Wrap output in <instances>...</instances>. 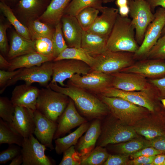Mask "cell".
Wrapping results in <instances>:
<instances>
[{"mask_svg": "<svg viewBox=\"0 0 165 165\" xmlns=\"http://www.w3.org/2000/svg\"><path fill=\"white\" fill-rule=\"evenodd\" d=\"M53 74L50 82L58 83L61 86H66L64 83L74 75H83L91 71V68L85 62L74 59H63L52 62Z\"/></svg>", "mask_w": 165, "mask_h": 165, "instance_id": "12", "label": "cell"}, {"mask_svg": "<svg viewBox=\"0 0 165 165\" xmlns=\"http://www.w3.org/2000/svg\"><path fill=\"white\" fill-rule=\"evenodd\" d=\"M70 98L49 87L40 89L36 109L49 119L57 122L67 106Z\"/></svg>", "mask_w": 165, "mask_h": 165, "instance_id": "4", "label": "cell"}, {"mask_svg": "<svg viewBox=\"0 0 165 165\" xmlns=\"http://www.w3.org/2000/svg\"><path fill=\"white\" fill-rule=\"evenodd\" d=\"M35 46L37 52L42 54L53 57V48L52 38L42 37L35 40Z\"/></svg>", "mask_w": 165, "mask_h": 165, "instance_id": "41", "label": "cell"}, {"mask_svg": "<svg viewBox=\"0 0 165 165\" xmlns=\"http://www.w3.org/2000/svg\"><path fill=\"white\" fill-rule=\"evenodd\" d=\"M128 5L129 14L135 28V39L140 45L148 26L154 18V13L146 0L129 1Z\"/></svg>", "mask_w": 165, "mask_h": 165, "instance_id": "8", "label": "cell"}, {"mask_svg": "<svg viewBox=\"0 0 165 165\" xmlns=\"http://www.w3.org/2000/svg\"><path fill=\"white\" fill-rule=\"evenodd\" d=\"M107 38L83 30L81 47L94 57L107 50Z\"/></svg>", "mask_w": 165, "mask_h": 165, "instance_id": "26", "label": "cell"}, {"mask_svg": "<svg viewBox=\"0 0 165 165\" xmlns=\"http://www.w3.org/2000/svg\"><path fill=\"white\" fill-rule=\"evenodd\" d=\"M9 124L24 138L28 137L33 134L35 129L34 111L24 107L16 106L12 121Z\"/></svg>", "mask_w": 165, "mask_h": 165, "instance_id": "19", "label": "cell"}, {"mask_svg": "<svg viewBox=\"0 0 165 165\" xmlns=\"http://www.w3.org/2000/svg\"><path fill=\"white\" fill-rule=\"evenodd\" d=\"M61 21L64 36L68 47H81L83 30L76 17L64 15Z\"/></svg>", "mask_w": 165, "mask_h": 165, "instance_id": "22", "label": "cell"}, {"mask_svg": "<svg viewBox=\"0 0 165 165\" xmlns=\"http://www.w3.org/2000/svg\"><path fill=\"white\" fill-rule=\"evenodd\" d=\"M162 117L157 113H151L139 120L133 127L138 134L150 140L165 135V120Z\"/></svg>", "mask_w": 165, "mask_h": 165, "instance_id": "15", "label": "cell"}, {"mask_svg": "<svg viewBox=\"0 0 165 165\" xmlns=\"http://www.w3.org/2000/svg\"><path fill=\"white\" fill-rule=\"evenodd\" d=\"M91 27L86 31L108 38L119 14L118 9L103 6Z\"/></svg>", "mask_w": 165, "mask_h": 165, "instance_id": "20", "label": "cell"}, {"mask_svg": "<svg viewBox=\"0 0 165 165\" xmlns=\"http://www.w3.org/2000/svg\"><path fill=\"white\" fill-rule=\"evenodd\" d=\"M162 153V152L154 147L148 146L131 154L130 156L131 159H132L141 156H153Z\"/></svg>", "mask_w": 165, "mask_h": 165, "instance_id": "46", "label": "cell"}, {"mask_svg": "<svg viewBox=\"0 0 165 165\" xmlns=\"http://www.w3.org/2000/svg\"><path fill=\"white\" fill-rule=\"evenodd\" d=\"M120 72L134 73L151 79L160 78L165 77V62L161 60H144Z\"/></svg>", "mask_w": 165, "mask_h": 165, "instance_id": "18", "label": "cell"}, {"mask_svg": "<svg viewBox=\"0 0 165 165\" xmlns=\"http://www.w3.org/2000/svg\"><path fill=\"white\" fill-rule=\"evenodd\" d=\"M128 0H116V4L117 6L119 7L128 4Z\"/></svg>", "mask_w": 165, "mask_h": 165, "instance_id": "56", "label": "cell"}, {"mask_svg": "<svg viewBox=\"0 0 165 165\" xmlns=\"http://www.w3.org/2000/svg\"><path fill=\"white\" fill-rule=\"evenodd\" d=\"M0 9L17 33L26 38L31 39L28 27L24 25L18 20L10 7L2 1L0 2Z\"/></svg>", "mask_w": 165, "mask_h": 165, "instance_id": "33", "label": "cell"}, {"mask_svg": "<svg viewBox=\"0 0 165 165\" xmlns=\"http://www.w3.org/2000/svg\"><path fill=\"white\" fill-rule=\"evenodd\" d=\"M24 138L13 129L7 122L0 119V144H16L21 147Z\"/></svg>", "mask_w": 165, "mask_h": 165, "instance_id": "31", "label": "cell"}, {"mask_svg": "<svg viewBox=\"0 0 165 165\" xmlns=\"http://www.w3.org/2000/svg\"><path fill=\"white\" fill-rule=\"evenodd\" d=\"M165 34V26L164 27L162 30L161 35H162Z\"/></svg>", "mask_w": 165, "mask_h": 165, "instance_id": "59", "label": "cell"}, {"mask_svg": "<svg viewBox=\"0 0 165 165\" xmlns=\"http://www.w3.org/2000/svg\"><path fill=\"white\" fill-rule=\"evenodd\" d=\"M130 11L128 5L119 7V14L122 16L128 17Z\"/></svg>", "mask_w": 165, "mask_h": 165, "instance_id": "53", "label": "cell"}, {"mask_svg": "<svg viewBox=\"0 0 165 165\" xmlns=\"http://www.w3.org/2000/svg\"><path fill=\"white\" fill-rule=\"evenodd\" d=\"M165 159V154L160 153L156 155L152 162L153 165H163Z\"/></svg>", "mask_w": 165, "mask_h": 165, "instance_id": "52", "label": "cell"}, {"mask_svg": "<svg viewBox=\"0 0 165 165\" xmlns=\"http://www.w3.org/2000/svg\"><path fill=\"white\" fill-rule=\"evenodd\" d=\"M112 149L118 154L129 156L146 147L150 146L148 141L138 137L119 143L112 144Z\"/></svg>", "mask_w": 165, "mask_h": 165, "instance_id": "29", "label": "cell"}, {"mask_svg": "<svg viewBox=\"0 0 165 165\" xmlns=\"http://www.w3.org/2000/svg\"><path fill=\"white\" fill-rule=\"evenodd\" d=\"M40 89L26 83L16 86L12 93L11 100L14 105L24 107L33 111L36 105Z\"/></svg>", "mask_w": 165, "mask_h": 165, "instance_id": "21", "label": "cell"}, {"mask_svg": "<svg viewBox=\"0 0 165 165\" xmlns=\"http://www.w3.org/2000/svg\"><path fill=\"white\" fill-rule=\"evenodd\" d=\"M150 146H152L162 153L165 154V135L157 137L148 140Z\"/></svg>", "mask_w": 165, "mask_h": 165, "instance_id": "49", "label": "cell"}, {"mask_svg": "<svg viewBox=\"0 0 165 165\" xmlns=\"http://www.w3.org/2000/svg\"><path fill=\"white\" fill-rule=\"evenodd\" d=\"M159 100L161 102L164 107L165 108V98H159Z\"/></svg>", "mask_w": 165, "mask_h": 165, "instance_id": "57", "label": "cell"}, {"mask_svg": "<svg viewBox=\"0 0 165 165\" xmlns=\"http://www.w3.org/2000/svg\"><path fill=\"white\" fill-rule=\"evenodd\" d=\"M52 42L53 48V57L55 59L62 51L68 47L64 36L61 22L55 25Z\"/></svg>", "mask_w": 165, "mask_h": 165, "instance_id": "37", "label": "cell"}, {"mask_svg": "<svg viewBox=\"0 0 165 165\" xmlns=\"http://www.w3.org/2000/svg\"><path fill=\"white\" fill-rule=\"evenodd\" d=\"M145 57L148 59L165 60V34L159 38Z\"/></svg>", "mask_w": 165, "mask_h": 165, "instance_id": "40", "label": "cell"}, {"mask_svg": "<svg viewBox=\"0 0 165 165\" xmlns=\"http://www.w3.org/2000/svg\"><path fill=\"white\" fill-rule=\"evenodd\" d=\"M35 129L34 134L42 145L50 150L54 149L53 140L56 131L57 123L44 116L37 109L34 111Z\"/></svg>", "mask_w": 165, "mask_h": 165, "instance_id": "16", "label": "cell"}, {"mask_svg": "<svg viewBox=\"0 0 165 165\" xmlns=\"http://www.w3.org/2000/svg\"><path fill=\"white\" fill-rule=\"evenodd\" d=\"M23 158L22 165H52L54 161L46 155V147L42 144L33 134L24 138L21 146Z\"/></svg>", "mask_w": 165, "mask_h": 165, "instance_id": "13", "label": "cell"}, {"mask_svg": "<svg viewBox=\"0 0 165 165\" xmlns=\"http://www.w3.org/2000/svg\"><path fill=\"white\" fill-rule=\"evenodd\" d=\"M53 61H48L39 66L22 68L20 71L12 79L8 81L0 90L2 94L8 86L14 85L19 81H23L25 83L31 85L37 82L43 86H48L51 80L53 74Z\"/></svg>", "mask_w": 165, "mask_h": 165, "instance_id": "9", "label": "cell"}, {"mask_svg": "<svg viewBox=\"0 0 165 165\" xmlns=\"http://www.w3.org/2000/svg\"><path fill=\"white\" fill-rule=\"evenodd\" d=\"M138 45L135 30L131 19L118 14L112 32L107 40V50L126 52L134 53Z\"/></svg>", "mask_w": 165, "mask_h": 165, "instance_id": "2", "label": "cell"}, {"mask_svg": "<svg viewBox=\"0 0 165 165\" xmlns=\"http://www.w3.org/2000/svg\"><path fill=\"white\" fill-rule=\"evenodd\" d=\"M164 119H165V118H164Z\"/></svg>", "mask_w": 165, "mask_h": 165, "instance_id": "63", "label": "cell"}, {"mask_svg": "<svg viewBox=\"0 0 165 165\" xmlns=\"http://www.w3.org/2000/svg\"><path fill=\"white\" fill-rule=\"evenodd\" d=\"M154 15V20L146 29L142 43L134 54V59L145 57L161 36L165 26V8L159 6Z\"/></svg>", "mask_w": 165, "mask_h": 165, "instance_id": "11", "label": "cell"}, {"mask_svg": "<svg viewBox=\"0 0 165 165\" xmlns=\"http://www.w3.org/2000/svg\"><path fill=\"white\" fill-rule=\"evenodd\" d=\"M100 119H94L86 132L77 143L76 151L82 157H85L95 148L101 132Z\"/></svg>", "mask_w": 165, "mask_h": 165, "instance_id": "23", "label": "cell"}, {"mask_svg": "<svg viewBox=\"0 0 165 165\" xmlns=\"http://www.w3.org/2000/svg\"><path fill=\"white\" fill-rule=\"evenodd\" d=\"M44 5V0H20L18 3L19 10L26 15H33Z\"/></svg>", "mask_w": 165, "mask_h": 165, "instance_id": "38", "label": "cell"}, {"mask_svg": "<svg viewBox=\"0 0 165 165\" xmlns=\"http://www.w3.org/2000/svg\"><path fill=\"white\" fill-rule=\"evenodd\" d=\"M10 67V64L9 61H7L4 57L0 54V68L2 70L7 69Z\"/></svg>", "mask_w": 165, "mask_h": 165, "instance_id": "54", "label": "cell"}, {"mask_svg": "<svg viewBox=\"0 0 165 165\" xmlns=\"http://www.w3.org/2000/svg\"><path fill=\"white\" fill-rule=\"evenodd\" d=\"M63 59H74L83 61L91 68L94 64V57L89 55L81 47H68L62 51L53 61Z\"/></svg>", "mask_w": 165, "mask_h": 165, "instance_id": "30", "label": "cell"}, {"mask_svg": "<svg viewBox=\"0 0 165 165\" xmlns=\"http://www.w3.org/2000/svg\"><path fill=\"white\" fill-rule=\"evenodd\" d=\"M53 57L46 56L37 52H33L15 57L9 61L10 67L8 70L13 71L17 69L39 66L43 63L53 61Z\"/></svg>", "mask_w": 165, "mask_h": 165, "instance_id": "25", "label": "cell"}, {"mask_svg": "<svg viewBox=\"0 0 165 165\" xmlns=\"http://www.w3.org/2000/svg\"><path fill=\"white\" fill-rule=\"evenodd\" d=\"M98 95L123 98L146 108L152 113H157L159 109L156 100L160 97L156 90L150 91H126L111 87Z\"/></svg>", "mask_w": 165, "mask_h": 165, "instance_id": "7", "label": "cell"}, {"mask_svg": "<svg viewBox=\"0 0 165 165\" xmlns=\"http://www.w3.org/2000/svg\"><path fill=\"white\" fill-rule=\"evenodd\" d=\"M37 52L35 42L14 31L12 35L7 56L9 60L26 54Z\"/></svg>", "mask_w": 165, "mask_h": 165, "instance_id": "24", "label": "cell"}, {"mask_svg": "<svg viewBox=\"0 0 165 165\" xmlns=\"http://www.w3.org/2000/svg\"><path fill=\"white\" fill-rule=\"evenodd\" d=\"M129 156L120 154L109 155L106 160L103 163L104 165H128Z\"/></svg>", "mask_w": 165, "mask_h": 165, "instance_id": "44", "label": "cell"}, {"mask_svg": "<svg viewBox=\"0 0 165 165\" xmlns=\"http://www.w3.org/2000/svg\"><path fill=\"white\" fill-rule=\"evenodd\" d=\"M101 0H72L66 9L64 15L76 16L82 10L87 7H92L100 11L103 7Z\"/></svg>", "mask_w": 165, "mask_h": 165, "instance_id": "34", "label": "cell"}, {"mask_svg": "<svg viewBox=\"0 0 165 165\" xmlns=\"http://www.w3.org/2000/svg\"><path fill=\"white\" fill-rule=\"evenodd\" d=\"M163 165H165V160H164V161L163 164Z\"/></svg>", "mask_w": 165, "mask_h": 165, "instance_id": "60", "label": "cell"}, {"mask_svg": "<svg viewBox=\"0 0 165 165\" xmlns=\"http://www.w3.org/2000/svg\"><path fill=\"white\" fill-rule=\"evenodd\" d=\"M113 117L101 127L97 146L104 147L109 145L124 142L138 137L132 126L127 125Z\"/></svg>", "mask_w": 165, "mask_h": 165, "instance_id": "6", "label": "cell"}, {"mask_svg": "<svg viewBox=\"0 0 165 165\" xmlns=\"http://www.w3.org/2000/svg\"><path fill=\"white\" fill-rule=\"evenodd\" d=\"M72 0H51L39 20L47 24L55 25L61 22L66 8Z\"/></svg>", "mask_w": 165, "mask_h": 165, "instance_id": "27", "label": "cell"}, {"mask_svg": "<svg viewBox=\"0 0 165 165\" xmlns=\"http://www.w3.org/2000/svg\"><path fill=\"white\" fill-rule=\"evenodd\" d=\"M21 68L18 69L16 70L13 71H6L3 70H0V86L2 88L6 84L7 82L12 79L19 73Z\"/></svg>", "mask_w": 165, "mask_h": 165, "instance_id": "48", "label": "cell"}, {"mask_svg": "<svg viewBox=\"0 0 165 165\" xmlns=\"http://www.w3.org/2000/svg\"><path fill=\"white\" fill-rule=\"evenodd\" d=\"M47 87L67 96L82 114L89 120L101 119L110 112L107 106L98 97L86 90L72 86H60L56 82H50Z\"/></svg>", "mask_w": 165, "mask_h": 165, "instance_id": "1", "label": "cell"}, {"mask_svg": "<svg viewBox=\"0 0 165 165\" xmlns=\"http://www.w3.org/2000/svg\"><path fill=\"white\" fill-rule=\"evenodd\" d=\"M109 155L104 147L97 146L89 154L82 159L81 165H103Z\"/></svg>", "mask_w": 165, "mask_h": 165, "instance_id": "35", "label": "cell"}, {"mask_svg": "<svg viewBox=\"0 0 165 165\" xmlns=\"http://www.w3.org/2000/svg\"><path fill=\"white\" fill-rule=\"evenodd\" d=\"M57 121L58 123L53 138L54 140L64 135L72 129L87 121L78 113L74 102L70 98L67 106Z\"/></svg>", "mask_w": 165, "mask_h": 165, "instance_id": "17", "label": "cell"}, {"mask_svg": "<svg viewBox=\"0 0 165 165\" xmlns=\"http://www.w3.org/2000/svg\"><path fill=\"white\" fill-rule=\"evenodd\" d=\"M23 160L21 153L14 158L9 165H20L22 164Z\"/></svg>", "mask_w": 165, "mask_h": 165, "instance_id": "55", "label": "cell"}, {"mask_svg": "<svg viewBox=\"0 0 165 165\" xmlns=\"http://www.w3.org/2000/svg\"><path fill=\"white\" fill-rule=\"evenodd\" d=\"M28 28L31 39L33 41L42 37L52 38L55 31V29L38 20L30 21Z\"/></svg>", "mask_w": 165, "mask_h": 165, "instance_id": "32", "label": "cell"}, {"mask_svg": "<svg viewBox=\"0 0 165 165\" xmlns=\"http://www.w3.org/2000/svg\"><path fill=\"white\" fill-rule=\"evenodd\" d=\"M90 125L87 122L84 123L68 135L55 139L54 149L56 153L61 155L71 146L76 145L80 138L87 130Z\"/></svg>", "mask_w": 165, "mask_h": 165, "instance_id": "28", "label": "cell"}, {"mask_svg": "<svg viewBox=\"0 0 165 165\" xmlns=\"http://www.w3.org/2000/svg\"><path fill=\"white\" fill-rule=\"evenodd\" d=\"M9 0L11 1H15L16 0Z\"/></svg>", "mask_w": 165, "mask_h": 165, "instance_id": "61", "label": "cell"}, {"mask_svg": "<svg viewBox=\"0 0 165 165\" xmlns=\"http://www.w3.org/2000/svg\"><path fill=\"white\" fill-rule=\"evenodd\" d=\"M128 1H134V0H128Z\"/></svg>", "mask_w": 165, "mask_h": 165, "instance_id": "62", "label": "cell"}, {"mask_svg": "<svg viewBox=\"0 0 165 165\" xmlns=\"http://www.w3.org/2000/svg\"><path fill=\"white\" fill-rule=\"evenodd\" d=\"M156 156H141L129 160L128 165H153L152 162Z\"/></svg>", "mask_w": 165, "mask_h": 165, "instance_id": "50", "label": "cell"}, {"mask_svg": "<svg viewBox=\"0 0 165 165\" xmlns=\"http://www.w3.org/2000/svg\"><path fill=\"white\" fill-rule=\"evenodd\" d=\"M9 26V24L2 23L0 24V50L3 55H5L8 52L6 31Z\"/></svg>", "mask_w": 165, "mask_h": 165, "instance_id": "45", "label": "cell"}, {"mask_svg": "<svg viewBox=\"0 0 165 165\" xmlns=\"http://www.w3.org/2000/svg\"><path fill=\"white\" fill-rule=\"evenodd\" d=\"M111 74L91 71L84 75H74L67 81V86L77 87L86 91L100 94L106 88L111 87Z\"/></svg>", "mask_w": 165, "mask_h": 165, "instance_id": "10", "label": "cell"}, {"mask_svg": "<svg viewBox=\"0 0 165 165\" xmlns=\"http://www.w3.org/2000/svg\"><path fill=\"white\" fill-rule=\"evenodd\" d=\"M15 106L11 100L6 97H0V117L9 123H11L13 117Z\"/></svg>", "mask_w": 165, "mask_h": 165, "instance_id": "39", "label": "cell"}, {"mask_svg": "<svg viewBox=\"0 0 165 165\" xmlns=\"http://www.w3.org/2000/svg\"><path fill=\"white\" fill-rule=\"evenodd\" d=\"M111 75L112 87L126 91H150L156 90L145 77L140 75L123 72Z\"/></svg>", "mask_w": 165, "mask_h": 165, "instance_id": "14", "label": "cell"}, {"mask_svg": "<svg viewBox=\"0 0 165 165\" xmlns=\"http://www.w3.org/2000/svg\"><path fill=\"white\" fill-rule=\"evenodd\" d=\"M108 107L112 116L123 123L133 127L151 113L146 108L123 98L98 95Z\"/></svg>", "mask_w": 165, "mask_h": 165, "instance_id": "3", "label": "cell"}, {"mask_svg": "<svg viewBox=\"0 0 165 165\" xmlns=\"http://www.w3.org/2000/svg\"><path fill=\"white\" fill-rule=\"evenodd\" d=\"M134 53L106 50L95 56L91 71L111 74L120 72L134 63Z\"/></svg>", "mask_w": 165, "mask_h": 165, "instance_id": "5", "label": "cell"}, {"mask_svg": "<svg viewBox=\"0 0 165 165\" xmlns=\"http://www.w3.org/2000/svg\"><path fill=\"white\" fill-rule=\"evenodd\" d=\"M148 81L156 90L160 98L165 97V77L151 79Z\"/></svg>", "mask_w": 165, "mask_h": 165, "instance_id": "47", "label": "cell"}, {"mask_svg": "<svg viewBox=\"0 0 165 165\" xmlns=\"http://www.w3.org/2000/svg\"><path fill=\"white\" fill-rule=\"evenodd\" d=\"M102 3H106L109 2H112L115 0H101Z\"/></svg>", "mask_w": 165, "mask_h": 165, "instance_id": "58", "label": "cell"}, {"mask_svg": "<svg viewBox=\"0 0 165 165\" xmlns=\"http://www.w3.org/2000/svg\"><path fill=\"white\" fill-rule=\"evenodd\" d=\"M149 4L152 10L160 6L165 8V0H146Z\"/></svg>", "mask_w": 165, "mask_h": 165, "instance_id": "51", "label": "cell"}, {"mask_svg": "<svg viewBox=\"0 0 165 165\" xmlns=\"http://www.w3.org/2000/svg\"><path fill=\"white\" fill-rule=\"evenodd\" d=\"M16 144L9 145L6 149L0 153V163L5 164L21 154V148Z\"/></svg>", "mask_w": 165, "mask_h": 165, "instance_id": "43", "label": "cell"}, {"mask_svg": "<svg viewBox=\"0 0 165 165\" xmlns=\"http://www.w3.org/2000/svg\"><path fill=\"white\" fill-rule=\"evenodd\" d=\"M99 10L92 7H87L80 11L76 16L79 23L84 31H87L98 16Z\"/></svg>", "mask_w": 165, "mask_h": 165, "instance_id": "36", "label": "cell"}, {"mask_svg": "<svg viewBox=\"0 0 165 165\" xmlns=\"http://www.w3.org/2000/svg\"><path fill=\"white\" fill-rule=\"evenodd\" d=\"M63 156L59 165H81L82 157L72 146L65 150L63 153Z\"/></svg>", "mask_w": 165, "mask_h": 165, "instance_id": "42", "label": "cell"}]
</instances>
